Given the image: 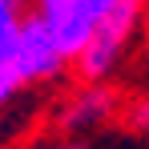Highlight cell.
Wrapping results in <instances>:
<instances>
[{"label":"cell","mask_w":149,"mask_h":149,"mask_svg":"<svg viewBox=\"0 0 149 149\" xmlns=\"http://www.w3.org/2000/svg\"><path fill=\"white\" fill-rule=\"evenodd\" d=\"M137 20H141V0H117L113 4V12L101 20L93 40L77 56V73L85 77L89 85H101V81L113 77V69L121 65L125 49H129V40L137 32Z\"/></svg>","instance_id":"cell-1"},{"label":"cell","mask_w":149,"mask_h":149,"mask_svg":"<svg viewBox=\"0 0 149 149\" xmlns=\"http://www.w3.org/2000/svg\"><path fill=\"white\" fill-rule=\"evenodd\" d=\"M113 4L117 0H36L32 16L49 28V36L65 52V61H77L81 49L101 28V20L113 12Z\"/></svg>","instance_id":"cell-2"},{"label":"cell","mask_w":149,"mask_h":149,"mask_svg":"<svg viewBox=\"0 0 149 149\" xmlns=\"http://www.w3.org/2000/svg\"><path fill=\"white\" fill-rule=\"evenodd\" d=\"M4 69L16 77L20 89H28V85L56 81V77L69 69V61H65V52L56 49V40L49 36V28L28 12L24 24H20V36H16V49H12V56H8Z\"/></svg>","instance_id":"cell-3"},{"label":"cell","mask_w":149,"mask_h":149,"mask_svg":"<svg viewBox=\"0 0 149 149\" xmlns=\"http://www.w3.org/2000/svg\"><path fill=\"white\" fill-rule=\"evenodd\" d=\"M109 109H113V93H109L105 85H85V89L61 109V125H65L69 133H81V129L101 125L109 117Z\"/></svg>","instance_id":"cell-4"},{"label":"cell","mask_w":149,"mask_h":149,"mask_svg":"<svg viewBox=\"0 0 149 149\" xmlns=\"http://www.w3.org/2000/svg\"><path fill=\"white\" fill-rule=\"evenodd\" d=\"M24 0H0V69L8 65V56L16 49V36H20V24H24Z\"/></svg>","instance_id":"cell-5"},{"label":"cell","mask_w":149,"mask_h":149,"mask_svg":"<svg viewBox=\"0 0 149 149\" xmlns=\"http://www.w3.org/2000/svg\"><path fill=\"white\" fill-rule=\"evenodd\" d=\"M16 97H20V85H16V77L8 73V69H0V109H8Z\"/></svg>","instance_id":"cell-6"},{"label":"cell","mask_w":149,"mask_h":149,"mask_svg":"<svg viewBox=\"0 0 149 149\" xmlns=\"http://www.w3.org/2000/svg\"><path fill=\"white\" fill-rule=\"evenodd\" d=\"M133 121H137V125H145V129H149V101L141 105V109H133Z\"/></svg>","instance_id":"cell-7"},{"label":"cell","mask_w":149,"mask_h":149,"mask_svg":"<svg viewBox=\"0 0 149 149\" xmlns=\"http://www.w3.org/2000/svg\"><path fill=\"white\" fill-rule=\"evenodd\" d=\"M49 149H77V145H49Z\"/></svg>","instance_id":"cell-8"}]
</instances>
